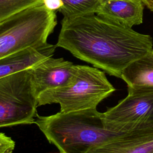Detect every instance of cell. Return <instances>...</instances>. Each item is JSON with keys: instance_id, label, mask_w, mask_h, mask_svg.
<instances>
[{"instance_id": "obj_1", "label": "cell", "mask_w": 153, "mask_h": 153, "mask_svg": "<svg viewBox=\"0 0 153 153\" xmlns=\"http://www.w3.org/2000/svg\"><path fill=\"white\" fill-rule=\"evenodd\" d=\"M56 46L120 78L128 65L153 49V39L93 13L63 17Z\"/></svg>"}, {"instance_id": "obj_2", "label": "cell", "mask_w": 153, "mask_h": 153, "mask_svg": "<svg viewBox=\"0 0 153 153\" xmlns=\"http://www.w3.org/2000/svg\"><path fill=\"white\" fill-rule=\"evenodd\" d=\"M35 123L60 153H87L123 133L105 128L97 109L37 115Z\"/></svg>"}, {"instance_id": "obj_3", "label": "cell", "mask_w": 153, "mask_h": 153, "mask_svg": "<svg viewBox=\"0 0 153 153\" xmlns=\"http://www.w3.org/2000/svg\"><path fill=\"white\" fill-rule=\"evenodd\" d=\"M115 91L104 71L95 67L77 65L71 82L39 94L38 106L57 103L60 106V111L63 112L94 109Z\"/></svg>"}, {"instance_id": "obj_4", "label": "cell", "mask_w": 153, "mask_h": 153, "mask_svg": "<svg viewBox=\"0 0 153 153\" xmlns=\"http://www.w3.org/2000/svg\"><path fill=\"white\" fill-rule=\"evenodd\" d=\"M57 23L56 12L42 2L0 22V58L47 43Z\"/></svg>"}, {"instance_id": "obj_5", "label": "cell", "mask_w": 153, "mask_h": 153, "mask_svg": "<svg viewBox=\"0 0 153 153\" xmlns=\"http://www.w3.org/2000/svg\"><path fill=\"white\" fill-rule=\"evenodd\" d=\"M38 106L29 69L0 78V128L35 123Z\"/></svg>"}, {"instance_id": "obj_6", "label": "cell", "mask_w": 153, "mask_h": 153, "mask_svg": "<svg viewBox=\"0 0 153 153\" xmlns=\"http://www.w3.org/2000/svg\"><path fill=\"white\" fill-rule=\"evenodd\" d=\"M107 129L124 133L153 123V93H128L113 107L101 112Z\"/></svg>"}, {"instance_id": "obj_7", "label": "cell", "mask_w": 153, "mask_h": 153, "mask_svg": "<svg viewBox=\"0 0 153 153\" xmlns=\"http://www.w3.org/2000/svg\"><path fill=\"white\" fill-rule=\"evenodd\" d=\"M77 65L63 58L48 57L29 69L36 94L69 84Z\"/></svg>"}, {"instance_id": "obj_8", "label": "cell", "mask_w": 153, "mask_h": 153, "mask_svg": "<svg viewBox=\"0 0 153 153\" xmlns=\"http://www.w3.org/2000/svg\"><path fill=\"white\" fill-rule=\"evenodd\" d=\"M153 123L124 132L87 153H152Z\"/></svg>"}, {"instance_id": "obj_9", "label": "cell", "mask_w": 153, "mask_h": 153, "mask_svg": "<svg viewBox=\"0 0 153 153\" xmlns=\"http://www.w3.org/2000/svg\"><path fill=\"white\" fill-rule=\"evenodd\" d=\"M144 7L140 0H109L100 2L95 14L113 23L131 28L143 22Z\"/></svg>"}, {"instance_id": "obj_10", "label": "cell", "mask_w": 153, "mask_h": 153, "mask_svg": "<svg viewBox=\"0 0 153 153\" xmlns=\"http://www.w3.org/2000/svg\"><path fill=\"white\" fill-rule=\"evenodd\" d=\"M56 46L49 43L30 47L0 58V78L30 68L52 57Z\"/></svg>"}, {"instance_id": "obj_11", "label": "cell", "mask_w": 153, "mask_h": 153, "mask_svg": "<svg viewBox=\"0 0 153 153\" xmlns=\"http://www.w3.org/2000/svg\"><path fill=\"white\" fill-rule=\"evenodd\" d=\"M120 78L127 84L128 93H153V49L128 65Z\"/></svg>"}, {"instance_id": "obj_12", "label": "cell", "mask_w": 153, "mask_h": 153, "mask_svg": "<svg viewBox=\"0 0 153 153\" xmlns=\"http://www.w3.org/2000/svg\"><path fill=\"white\" fill-rule=\"evenodd\" d=\"M63 6L59 12L63 17L84 16L95 13L99 0H62Z\"/></svg>"}, {"instance_id": "obj_13", "label": "cell", "mask_w": 153, "mask_h": 153, "mask_svg": "<svg viewBox=\"0 0 153 153\" xmlns=\"http://www.w3.org/2000/svg\"><path fill=\"white\" fill-rule=\"evenodd\" d=\"M42 2V0H0V22Z\"/></svg>"}, {"instance_id": "obj_14", "label": "cell", "mask_w": 153, "mask_h": 153, "mask_svg": "<svg viewBox=\"0 0 153 153\" xmlns=\"http://www.w3.org/2000/svg\"><path fill=\"white\" fill-rule=\"evenodd\" d=\"M14 147V141L4 133H0V153H12Z\"/></svg>"}, {"instance_id": "obj_15", "label": "cell", "mask_w": 153, "mask_h": 153, "mask_svg": "<svg viewBox=\"0 0 153 153\" xmlns=\"http://www.w3.org/2000/svg\"><path fill=\"white\" fill-rule=\"evenodd\" d=\"M42 2L48 10L55 12L59 11L63 6L62 0H42Z\"/></svg>"}, {"instance_id": "obj_16", "label": "cell", "mask_w": 153, "mask_h": 153, "mask_svg": "<svg viewBox=\"0 0 153 153\" xmlns=\"http://www.w3.org/2000/svg\"><path fill=\"white\" fill-rule=\"evenodd\" d=\"M143 5L153 12V0H140Z\"/></svg>"}, {"instance_id": "obj_17", "label": "cell", "mask_w": 153, "mask_h": 153, "mask_svg": "<svg viewBox=\"0 0 153 153\" xmlns=\"http://www.w3.org/2000/svg\"><path fill=\"white\" fill-rule=\"evenodd\" d=\"M109 1V0H99V1L100 2H105V1Z\"/></svg>"}, {"instance_id": "obj_18", "label": "cell", "mask_w": 153, "mask_h": 153, "mask_svg": "<svg viewBox=\"0 0 153 153\" xmlns=\"http://www.w3.org/2000/svg\"><path fill=\"white\" fill-rule=\"evenodd\" d=\"M152 153H153V152H152Z\"/></svg>"}]
</instances>
